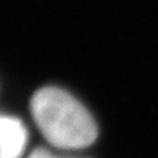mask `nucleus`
I'll list each match as a JSON object with an SVG mask.
<instances>
[{"mask_svg": "<svg viewBox=\"0 0 158 158\" xmlns=\"http://www.w3.org/2000/svg\"><path fill=\"white\" fill-rule=\"evenodd\" d=\"M28 158H81V157H70V155H59L45 149V148H35L32 152L28 155Z\"/></svg>", "mask_w": 158, "mask_h": 158, "instance_id": "obj_3", "label": "nucleus"}, {"mask_svg": "<svg viewBox=\"0 0 158 158\" xmlns=\"http://www.w3.org/2000/svg\"><path fill=\"white\" fill-rule=\"evenodd\" d=\"M27 142L28 130L22 120L0 114V158H21Z\"/></svg>", "mask_w": 158, "mask_h": 158, "instance_id": "obj_2", "label": "nucleus"}, {"mask_svg": "<svg viewBox=\"0 0 158 158\" xmlns=\"http://www.w3.org/2000/svg\"><path fill=\"white\" fill-rule=\"evenodd\" d=\"M31 113L47 141L59 149H84L95 142L98 127L94 117L68 91L44 86L31 98Z\"/></svg>", "mask_w": 158, "mask_h": 158, "instance_id": "obj_1", "label": "nucleus"}]
</instances>
